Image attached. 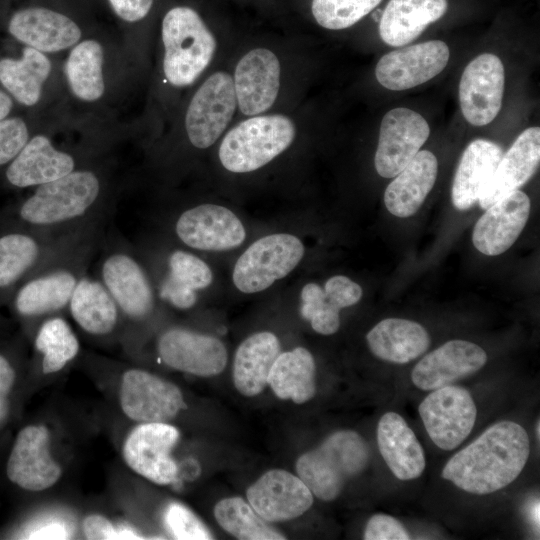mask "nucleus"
<instances>
[{
  "label": "nucleus",
  "instance_id": "obj_1",
  "mask_svg": "<svg viewBox=\"0 0 540 540\" xmlns=\"http://www.w3.org/2000/svg\"><path fill=\"white\" fill-rule=\"evenodd\" d=\"M101 432L99 404L89 406L57 392L17 430L5 463L6 478L35 501L71 494L68 488Z\"/></svg>",
  "mask_w": 540,
  "mask_h": 540
},
{
  "label": "nucleus",
  "instance_id": "obj_2",
  "mask_svg": "<svg viewBox=\"0 0 540 540\" xmlns=\"http://www.w3.org/2000/svg\"><path fill=\"white\" fill-rule=\"evenodd\" d=\"M116 188L111 165L97 157L62 178L33 188L16 207L9 226L75 231L103 224Z\"/></svg>",
  "mask_w": 540,
  "mask_h": 540
},
{
  "label": "nucleus",
  "instance_id": "obj_3",
  "mask_svg": "<svg viewBox=\"0 0 540 540\" xmlns=\"http://www.w3.org/2000/svg\"><path fill=\"white\" fill-rule=\"evenodd\" d=\"M95 275L114 299L122 319L120 349L135 361L150 336L159 298L152 278L125 239L112 234L101 239Z\"/></svg>",
  "mask_w": 540,
  "mask_h": 540
},
{
  "label": "nucleus",
  "instance_id": "obj_4",
  "mask_svg": "<svg viewBox=\"0 0 540 540\" xmlns=\"http://www.w3.org/2000/svg\"><path fill=\"white\" fill-rule=\"evenodd\" d=\"M99 405L103 432L122 465L152 485L182 491L193 477L192 459L179 455L184 442L182 429L175 423L130 422Z\"/></svg>",
  "mask_w": 540,
  "mask_h": 540
},
{
  "label": "nucleus",
  "instance_id": "obj_5",
  "mask_svg": "<svg viewBox=\"0 0 540 540\" xmlns=\"http://www.w3.org/2000/svg\"><path fill=\"white\" fill-rule=\"evenodd\" d=\"M530 454L526 430L513 421H501L454 454L442 478L476 495L505 488L522 472Z\"/></svg>",
  "mask_w": 540,
  "mask_h": 540
},
{
  "label": "nucleus",
  "instance_id": "obj_6",
  "mask_svg": "<svg viewBox=\"0 0 540 540\" xmlns=\"http://www.w3.org/2000/svg\"><path fill=\"white\" fill-rule=\"evenodd\" d=\"M102 229L89 234L25 279L12 295V306L28 339L47 317L66 314L79 280L98 252Z\"/></svg>",
  "mask_w": 540,
  "mask_h": 540
},
{
  "label": "nucleus",
  "instance_id": "obj_7",
  "mask_svg": "<svg viewBox=\"0 0 540 540\" xmlns=\"http://www.w3.org/2000/svg\"><path fill=\"white\" fill-rule=\"evenodd\" d=\"M161 70L172 88L191 86L209 66L216 40L200 13L186 3H174L160 20Z\"/></svg>",
  "mask_w": 540,
  "mask_h": 540
},
{
  "label": "nucleus",
  "instance_id": "obj_8",
  "mask_svg": "<svg viewBox=\"0 0 540 540\" xmlns=\"http://www.w3.org/2000/svg\"><path fill=\"white\" fill-rule=\"evenodd\" d=\"M112 43L95 27L66 52L59 79L74 107L96 111L115 94L118 51Z\"/></svg>",
  "mask_w": 540,
  "mask_h": 540
},
{
  "label": "nucleus",
  "instance_id": "obj_9",
  "mask_svg": "<svg viewBox=\"0 0 540 540\" xmlns=\"http://www.w3.org/2000/svg\"><path fill=\"white\" fill-rule=\"evenodd\" d=\"M369 458V446L359 433L338 430L318 447L300 455L295 469L315 497L329 502L367 467Z\"/></svg>",
  "mask_w": 540,
  "mask_h": 540
},
{
  "label": "nucleus",
  "instance_id": "obj_10",
  "mask_svg": "<svg viewBox=\"0 0 540 540\" xmlns=\"http://www.w3.org/2000/svg\"><path fill=\"white\" fill-rule=\"evenodd\" d=\"M102 224L75 231H50L9 226L0 234V295L11 296L17 287Z\"/></svg>",
  "mask_w": 540,
  "mask_h": 540
},
{
  "label": "nucleus",
  "instance_id": "obj_11",
  "mask_svg": "<svg viewBox=\"0 0 540 540\" xmlns=\"http://www.w3.org/2000/svg\"><path fill=\"white\" fill-rule=\"evenodd\" d=\"M7 32L17 42L48 55L66 53L95 26L89 14L47 0H35L11 13Z\"/></svg>",
  "mask_w": 540,
  "mask_h": 540
},
{
  "label": "nucleus",
  "instance_id": "obj_12",
  "mask_svg": "<svg viewBox=\"0 0 540 540\" xmlns=\"http://www.w3.org/2000/svg\"><path fill=\"white\" fill-rule=\"evenodd\" d=\"M295 135V124L287 116L250 117L222 139L218 150L220 163L232 173L256 171L287 150Z\"/></svg>",
  "mask_w": 540,
  "mask_h": 540
},
{
  "label": "nucleus",
  "instance_id": "obj_13",
  "mask_svg": "<svg viewBox=\"0 0 540 540\" xmlns=\"http://www.w3.org/2000/svg\"><path fill=\"white\" fill-rule=\"evenodd\" d=\"M26 396L59 385L81 354L79 335L66 314L47 317L29 338Z\"/></svg>",
  "mask_w": 540,
  "mask_h": 540
},
{
  "label": "nucleus",
  "instance_id": "obj_14",
  "mask_svg": "<svg viewBox=\"0 0 540 540\" xmlns=\"http://www.w3.org/2000/svg\"><path fill=\"white\" fill-rule=\"evenodd\" d=\"M94 149L58 147L50 133L33 132L17 156L5 167L4 177L13 188H35L62 178L101 156Z\"/></svg>",
  "mask_w": 540,
  "mask_h": 540
},
{
  "label": "nucleus",
  "instance_id": "obj_15",
  "mask_svg": "<svg viewBox=\"0 0 540 540\" xmlns=\"http://www.w3.org/2000/svg\"><path fill=\"white\" fill-rule=\"evenodd\" d=\"M305 248L290 233H273L253 242L237 259L232 273L235 287L252 294L266 290L300 263Z\"/></svg>",
  "mask_w": 540,
  "mask_h": 540
},
{
  "label": "nucleus",
  "instance_id": "obj_16",
  "mask_svg": "<svg viewBox=\"0 0 540 540\" xmlns=\"http://www.w3.org/2000/svg\"><path fill=\"white\" fill-rule=\"evenodd\" d=\"M154 351L164 366L197 377L220 374L228 361L221 340L182 325H167L157 331Z\"/></svg>",
  "mask_w": 540,
  "mask_h": 540
},
{
  "label": "nucleus",
  "instance_id": "obj_17",
  "mask_svg": "<svg viewBox=\"0 0 540 540\" xmlns=\"http://www.w3.org/2000/svg\"><path fill=\"white\" fill-rule=\"evenodd\" d=\"M236 106L233 77L224 71L211 74L187 105L183 127L188 143L196 149L212 146L227 128Z\"/></svg>",
  "mask_w": 540,
  "mask_h": 540
},
{
  "label": "nucleus",
  "instance_id": "obj_18",
  "mask_svg": "<svg viewBox=\"0 0 540 540\" xmlns=\"http://www.w3.org/2000/svg\"><path fill=\"white\" fill-rule=\"evenodd\" d=\"M78 333L91 345L119 347L122 319L119 309L100 279L87 272L78 282L67 308Z\"/></svg>",
  "mask_w": 540,
  "mask_h": 540
},
{
  "label": "nucleus",
  "instance_id": "obj_19",
  "mask_svg": "<svg viewBox=\"0 0 540 540\" xmlns=\"http://www.w3.org/2000/svg\"><path fill=\"white\" fill-rule=\"evenodd\" d=\"M418 411L430 439L442 450L457 448L470 434L477 417L468 390L450 384L432 390Z\"/></svg>",
  "mask_w": 540,
  "mask_h": 540
},
{
  "label": "nucleus",
  "instance_id": "obj_20",
  "mask_svg": "<svg viewBox=\"0 0 540 540\" xmlns=\"http://www.w3.org/2000/svg\"><path fill=\"white\" fill-rule=\"evenodd\" d=\"M176 238L200 251H227L239 247L246 230L238 216L225 206L204 203L183 210L173 223Z\"/></svg>",
  "mask_w": 540,
  "mask_h": 540
},
{
  "label": "nucleus",
  "instance_id": "obj_21",
  "mask_svg": "<svg viewBox=\"0 0 540 540\" xmlns=\"http://www.w3.org/2000/svg\"><path fill=\"white\" fill-rule=\"evenodd\" d=\"M430 134L427 121L405 107L388 111L381 121L374 164L384 178L395 177L420 151Z\"/></svg>",
  "mask_w": 540,
  "mask_h": 540
},
{
  "label": "nucleus",
  "instance_id": "obj_22",
  "mask_svg": "<svg viewBox=\"0 0 540 540\" xmlns=\"http://www.w3.org/2000/svg\"><path fill=\"white\" fill-rule=\"evenodd\" d=\"M504 84V66L499 57L483 53L471 60L459 83L460 108L466 121L474 126L491 123L501 109Z\"/></svg>",
  "mask_w": 540,
  "mask_h": 540
},
{
  "label": "nucleus",
  "instance_id": "obj_23",
  "mask_svg": "<svg viewBox=\"0 0 540 540\" xmlns=\"http://www.w3.org/2000/svg\"><path fill=\"white\" fill-rule=\"evenodd\" d=\"M449 56L447 44L440 40L406 46L383 55L376 65L375 76L389 90H407L442 72Z\"/></svg>",
  "mask_w": 540,
  "mask_h": 540
},
{
  "label": "nucleus",
  "instance_id": "obj_24",
  "mask_svg": "<svg viewBox=\"0 0 540 540\" xmlns=\"http://www.w3.org/2000/svg\"><path fill=\"white\" fill-rule=\"evenodd\" d=\"M306 484L289 471L271 469L246 491L253 509L267 522H285L303 515L314 501Z\"/></svg>",
  "mask_w": 540,
  "mask_h": 540
},
{
  "label": "nucleus",
  "instance_id": "obj_25",
  "mask_svg": "<svg viewBox=\"0 0 540 540\" xmlns=\"http://www.w3.org/2000/svg\"><path fill=\"white\" fill-rule=\"evenodd\" d=\"M280 62L275 53L258 47L238 61L234 89L239 110L246 116H257L270 109L280 88Z\"/></svg>",
  "mask_w": 540,
  "mask_h": 540
},
{
  "label": "nucleus",
  "instance_id": "obj_26",
  "mask_svg": "<svg viewBox=\"0 0 540 540\" xmlns=\"http://www.w3.org/2000/svg\"><path fill=\"white\" fill-rule=\"evenodd\" d=\"M486 362L487 354L477 344L450 340L415 365L411 380L417 388L432 391L477 372Z\"/></svg>",
  "mask_w": 540,
  "mask_h": 540
},
{
  "label": "nucleus",
  "instance_id": "obj_27",
  "mask_svg": "<svg viewBox=\"0 0 540 540\" xmlns=\"http://www.w3.org/2000/svg\"><path fill=\"white\" fill-rule=\"evenodd\" d=\"M530 205L529 197L515 190L489 206L474 226L472 241L475 248L488 256L507 251L524 229Z\"/></svg>",
  "mask_w": 540,
  "mask_h": 540
},
{
  "label": "nucleus",
  "instance_id": "obj_28",
  "mask_svg": "<svg viewBox=\"0 0 540 540\" xmlns=\"http://www.w3.org/2000/svg\"><path fill=\"white\" fill-rule=\"evenodd\" d=\"M56 72L50 55L28 46L22 47L19 57L0 59L1 86L26 108H35L44 102Z\"/></svg>",
  "mask_w": 540,
  "mask_h": 540
},
{
  "label": "nucleus",
  "instance_id": "obj_29",
  "mask_svg": "<svg viewBox=\"0 0 540 540\" xmlns=\"http://www.w3.org/2000/svg\"><path fill=\"white\" fill-rule=\"evenodd\" d=\"M359 284L344 275L330 277L321 287L307 283L300 294V315L321 335H332L340 327V310L357 304L362 298Z\"/></svg>",
  "mask_w": 540,
  "mask_h": 540
},
{
  "label": "nucleus",
  "instance_id": "obj_30",
  "mask_svg": "<svg viewBox=\"0 0 540 540\" xmlns=\"http://www.w3.org/2000/svg\"><path fill=\"white\" fill-rule=\"evenodd\" d=\"M540 161V128L524 130L502 156L482 190L479 204L487 209L507 194L519 190L536 172Z\"/></svg>",
  "mask_w": 540,
  "mask_h": 540
},
{
  "label": "nucleus",
  "instance_id": "obj_31",
  "mask_svg": "<svg viewBox=\"0 0 540 540\" xmlns=\"http://www.w3.org/2000/svg\"><path fill=\"white\" fill-rule=\"evenodd\" d=\"M212 280V270L203 259L174 249L166 257L165 273L156 292L161 302L186 311L196 305L198 292L209 287Z\"/></svg>",
  "mask_w": 540,
  "mask_h": 540
},
{
  "label": "nucleus",
  "instance_id": "obj_32",
  "mask_svg": "<svg viewBox=\"0 0 540 540\" xmlns=\"http://www.w3.org/2000/svg\"><path fill=\"white\" fill-rule=\"evenodd\" d=\"M377 444L382 458L396 478L407 481L421 476L426 466L425 453L401 415L387 412L380 418Z\"/></svg>",
  "mask_w": 540,
  "mask_h": 540
},
{
  "label": "nucleus",
  "instance_id": "obj_33",
  "mask_svg": "<svg viewBox=\"0 0 540 540\" xmlns=\"http://www.w3.org/2000/svg\"><path fill=\"white\" fill-rule=\"evenodd\" d=\"M438 172V161L428 150L419 151L395 176L384 193L387 210L394 216L414 215L432 190Z\"/></svg>",
  "mask_w": 540,
  "mask_h": 540
},
{
  "label": "nucleus",
  "instance_id": "obj_34",
  "mask_svg": "<svg viewBox=\"0 0 540 540\" xmlns=\"http://www.w3.org/2000/svg\"><path fill=\"white\" fill-rule=\"evenodd\" d=\"M281 352L278 337L269 331L251 334L237 347L233 360V383L246 397H254L268 385L271 367Z\"/></svg>",
  "mask_w": 540,
  "mask_h": 540
},
{
  "label": "nucleus",
  "instance_id": "obj_35",
  "mask_svg": "<svg viewBox=\"0 0 540 540\" xmlns=\"http://www.w3.org/2000/svg\"><path fill=\"white\" fill-rule=\"evenodd\" d=\"M502 156L501 147L490 140L476 139L466 147L452 185V202L456 209L464 211L478 202Z\"/></svg>",
  "mask_w": 540,
  "mask_h": 540
},
{
  "label": "nucleus",
  "instance_id": "obj_36",
  "mask_svg": "<svg viewBox=\"0 0 540 540\" xmlns=\"http://www.w3.org/2000/svg\"><path fill=\"white\" fill-rule=\"evenodd\" d=\"M447 9V0H390L380 19V37L393 47L409 44Z\"/></svg>",
  "mask_w": 540,
  "mask_h": 540
},
{
  "label": "nucleus",
  "instance_id": "obj_37",
  "mask_svg": "<svg viewBox=\"0 0 540 540\" xmlns=\"http://www.w3.org/2000/svg\"><path fill=\"white\" fill-rule=\"evenodd\" d=\"M82 500L72 494L35 502L14 536L21 539H79Z\"/></svg>",
  "mask_w": 540,
  "mask_h": 540
},
{
  "label": "nucleus",
  "instance_id": "obj_38",
  "mask_svg": "<svg viewBox=\"0 0 540 540\" xmlns=\"http://www.w3.org/2000/svg\"><path fill=\"white\" fill-rule=\"evenodd\" d=\"M366 340L376 357L396 364L418 358L430 345V336L421 324L402 318L381 320L367 333Z\"/></svg>",
  "mask_w": 540,
  "mask_h": 540
},
{
  "label": "nucleus",
  "instance_id": "obj_39",
  "mask_svg": "<svg viewBox=\"0 0 540 540\" xmlns=\"http://www.w3.org/2000/svg\"><path fill=\"white\" fill-rule=\"evenodd\" d=\"M268 385L281 400L296 404L310 401L316 394V364L311 352L301 346L280 352L271 367Z\"/></svg>",
  "mask_w": 540,
  "mask_h": 540
},
{
  "label": "nucleus",
  "instance_id": "obj_40",
  "mask_svg": "<svg viewBox=\"0 0 540 540\" xmlns=\"http://www.w3.org/2000/svg\"><path fill=\"white\" fill-rule=\"evenodd\" d=\"M148 535L119 511L106 497L82 500L79 539H146Z\"/></svg>",
  "mask_w": 540,
  "mask_h": 540
},
{
  "label": "nucleus",
  "instance_id": "obj_41",
  "mask_svg": "<svg viewBox=\"0 0 540 540\" xmlns=\"http://www.w3.org/2000/svg\"><path fill=\"white\" fill-rule=\"evenodd\" d=\"M218 525L241 540H283L286 537L272 528L243 498L234 496L218 501L213 509Z\"/></svg>",
  "mask_w": 540,
  "mask_h": 540
},
{
  "label": "nucleus",
  "instance_id": "obj_42",
  "mask_svg": "<svg viewBox=\"0 0 540 540\" xmlns=\"http://www.w3.org/2000/svg\"><path fill=\"white\" fill-rule=\"evenodd\" d=\"M382 0H312L311 12L323 28L340 30L351 27Z\"/></svg>",
  "mask_w": 540,
  "mask_h": 540
},
{
  "label": "nucleus",
  "instance_id": "obj_43",
  "mask_svg": "<svg viewBox=\"0 0 540 540\" xmlns=\"http://www.w3.org/2000/svg\"><path fill=\"white\" fill-rule=\"evenodd\" d=\"M161 527L170 538L188 540L212 539V534L200 518L184 503L169 500L165 506Z\"/></svg>",
  "mask_w": 540,
  "mask_h": 540
},
{
  "label": "nucleus",
  "instance_id": "obj_44",
  "mask_svg": "<svg viewBox=\"0 0 540 540\" xmlns=\"http://www.w3.org/2000/svg\"><path fill=\"white\" fill-rule=\"evenodd\" d=\"M17 365L14 358L0 351V432L11 423L15 410V394L18 392L22 379L26 380L27 368Z\"/></svg>",
  "mask_w": 540,
  "mask_h": 540
},
{
  "label": "nucleus",
  "instance_id": "obj_45",
  "mask_svg": "<svg viewBox=\"0 0 540 540\" xmlns=\"http://www.w3.org/2000/svg\"><path fill=\"white\" fill-rule=\"evenodd\" d=\"M157 0H103V6L120 28L123 37L134 32L151 16Z\"/></svg>",
  "mask_w": 540,
  "mask_h": 540
},
{
  "label": "nucleus",
  "instance_id": "obj_46",
  "mask_svg": "<svg viewBox=\"0 0 540 540\" xmlns=\"http://www.w3.org/2000/svg\"><path fill=\"white\" fill-rule=\"evenodd\" d=\"M28 122L20 116L0 119V167H6L32 135Z\"/></svg>",
  "mask_w": 540,
  "mask_h": 540
},
{
  "label": "nucleus",
  "instance_id": "obj_47",
  "mask_svg": "<svg viewBox=\"0 0 540 540\" xmlns=\"http://www.w3.org/2000/svg\"><path fill=\"white\" fill-rule=\"evenodd\" d=\"M365 540H407L410 534L403 524L387 514H375L365 526Z\"/></svg>",
  "mask_w": 540,
  "mask_h": 540
},
{
  "label": "nucleus",
  "instance_id": "obj_48",
  "mask_svg": "<svg viewBox=\"0 0 540 540\" xmlns=\"http://www.w3.org/2000/svg\"><path fill=\"white\" fill-rule=\"evenodd\" d=\"M56 2L74 9H77L79 11L88 13L91 11V9L95 8L96 6H103V0H47Z\"/></svg>",
  "mask_w": 540,
  "mask_h": 540
},
{
  "label": "nucleus",
  "instance_id": "obj_49",
  "mask_svg": "<svg viewBox=\"0 0 540 540\" xmlns=\"http://www.w3.org/2000/svg\"><path fill=\"white\" fill-rule=\"evenodd\" d=\"M13 107L14 100L12 97L4 89H0V119L8 117Z\"/></svg>",
  "mask_w": 540,
  "mask_h": 540
},
{
  "label": "nucleus",
  "instance_id": "obj_50",
  "mask_svg": "<svg viewBox=\"0 0 540 540\" xmlns=\"http://www.w3.org/2000/svg\"><path fill=\"white\" fill-rule=\"evenodd\" d=\"M535 431H536L535 433H536L537 440L539 441V439H540V422H539V420L536 423Z\"/></svg>",
  "mask_w": 540,
  "mask_h": 540
}]
</instances>
